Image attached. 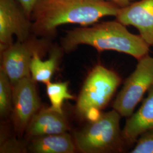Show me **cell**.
Instances as JSON below:
<instances>
[{
    "instance_id": "obj_15",
    "label": "cell",
    "mask_w": 153,
    "mask_h": 153,
    "mask_svg": "<svg viewBox=\"0 0 153 153\" xmlns=\"http://www.w3.org/2000/svg\"><path fill=\"white\" fill-rule=\"evenodd\" d=\"M13 109V85L9 77L0 70V115L6 117Z\"/></svg>"
},
{
    "instance_id": "obj_19",
    "label": "cell",
    "mask_w": 153,
    "mask_h": 153,
    "mask_svg": "<svg viewBox=\"0 0 153 153\" xmlns=\"http://www.w3.org/2000/svg\"><path fill=\"white\" fill-rule=\"evenodd\" d=\"M106 1L112 2L120 7H124L126 6L129 5L134 1H137V0H106Z\"/></svg>"
},
{
    "instance_id": "obj_7",
    "label": "cell",
    "mask_w": 153,
    "mask_h": 153,
    "mask_svg": "<svg viewBox=\"0 0 153 153\" xmlns=\"http://www.w3.org/2000/svg\"><path fill=\"white\" fill-rule=\"evenodd\" d=\"M32 21L18 0H0V51L13 44V36L23 42L32 35Z\"/></svg>"
},
{
    "instance_id": "obj_2",
    "label": "cell",
    "mask_w": 153,
    "mask_h": 153,
    "mask_svg": "<svg viewBox=\"0 0 153 153\" xmlns=\"http://www.w3.org/2000/svg\"><path fill=\"white\" fill-rule=\"evenodd\" d=\"M60 43L66 53L71 52L80 45H88L98 52L114 51L138 60L149 54L150 47L140 35L129 32L126 26L116 19L66 31Z\"/></svg>"
},
{
    "instance_id": "obj_9",
    "label": "cell",
    "mask_w": 153,
    "mask_h": 153,
    "mask_svg": "<svg viewBox=\"0 0 153 153\" xmlns=\"http://www.w3.org/2000/svg\"><path fill=\"white\" fill-rule=\"evenodd\" d=\"M115 18L125 26L136 28L143 40L153 46V0H137L121 7Z\"/></svg>"
},
{
    "instance_id": "obj_8",
    "label": "cell",
    "mask_w": 153,
    "mask_h": 153,
    "mask_svg": "<svg viewBox=\"0 0 153 153\" xmlns=\"http://www.w3.org/2000/svg\"><path fill=\"white\" fill-rule=\"evenodd\" d=\"M35 83L31 76H28L13 85L11 116L14 131L18 136L26 131L30 121L40 108Z\"/></svg>"
},
{
    "instance_id": "obj_5",
    "label": "cell",
    "mask_w": 153,
    "mask_h": 153,
    "mask_svg": "<svg viewBox=\"0 0 153 153\" xmlns=\"http://www.w3.org/2000/svg\"><path fill=\"white\" fill-rule=\"evenodd\" d=\"M52 40L33 34L25 41L16 40L1 52V69L6 74L12 85L25 77L31 76L30 66L34 53L40 52L45 55L53 45Z\"/></svg>"
},
{
    "instance_id": "obj_11",
    "label": "cell",
    "mask_w": 153,
    "mask_h": 153,
    "mask_svg": "<svg viewBox=\"0 0 153 153\" xmlns=\"http://www.w3.org/2000/svg\"><path fill=\"white\" fill-rule=\"evenodd\" d=\"M140 108L129 116L122 131L125 142L137 141L142 134L153 132V85Z\"/></svg>"
},
{
    "instance_id": "obj_3",
    "label": "cell",
    "mask_w": 153,
    "mask_h": 153,
    "mask_svg": "<svg viewBox=\"0 0 153 153\" xmlns=\"http://www.w3.org/2000/svg\"><path fill=\"white\" fill-rule=\"evenodd\" d=\"M121 116L113 109L90 121L74 133L76 149L83 153L121 152L126 142L120 127Z\"/></svg>"
},
{
    "instance_id": "obj_17",
    "label": "cell",
    "mask_w": 153,
    "mask_h": 153,
    "mask_svg": "<svg viewBox=\"0 0 153 153\" xmlns=\"http://www.w3.org/2000/svg\"><path fill=\"white\" fill-rule=\"evenodd\" d=\"M0 150L1 153H22L25 152V147L16 140H10L1 145Z\"/></svg>"
},
{
    "instance_id": "obj_6",
    "label": "cell",
    "mask_w": 153,
    "mask_h": 153,
    "mask_svg": "<svg viewBox=\"0 0 153 153\" xmlns=\"http://www.w3.org/2000/svg\"><path fill=\"white\" fill-rule=\"evenodd\" d=\"M153 85V57L149 54L138 60L136 68L124 82L113 104L121 116L129 117L146 92Z\"/></svg>"
},
{
    "instance_id": "obj_4",
    "label": "cell",
    "mask_w": 153,
    "mask_h": 153,
    "mask_svg": "<svg viewBox=\"0 0 153 153\" xmlns=\"http://www.w3.org/2000/svg\"><path fill=\"white\" fill-rule=\"evenodd\" d=\"M120 77L113 71L98 65L90 72L76 102L78 114L90 121L98 118L120 84Z\"/></svg>"
},
{
    "instance_id": "obj_14",
    "label": "cell",
    "mask_w": 153,
    "mask_h": 153,
    "mask_svg": "<svg viewBox=\"0 0 153 153\" xmlns=\"http://www.w3.org/2000/svg\"><path fill=\"white\" fill-rule=\"evenodd\" d=\"M46 91L52 109L59 113H64L62 105L67 99H74V97L68 91V82H50L46 84Z\"/></svg>"
},
{
    "instance_id": "obj_18",
    "label": "cell",
    "mask_w": 153,
    "mask_h": 153,
    "mask_svg": "<svg viewBox=\"0 0 153 153\" xmlns=\"http://www.w3.org/2000/svg\"><path fill=\"white\" fill-rule=\"evenodd\" d=\"M36 0H18L21 5L25 13L31 18L33 6Z\"/></svg>"
},
{
    "instance_id": "obj_12",
    "label": "cell",
    "mask_w": 153,
    "mask_h": 153,
    "mask_svg": "<svg viewBox=\"0 0 153 153\" xmlns=\"http://www.w3.org/2000/svg\"><path fill=\"white\" fill-rule=\"evenodd\" d=\"M28 149L34 153H73L76 148L71 136L64 133L33 138Z\"/></svg>"
},
{
    "instance_id": "obj_10",
    "label": "cell",
    "mask_w": 153,
    "mask_h": 153,
    "mask_svg": "<svg viewBox=\"0 0 153 153\" xmlns=\"http://www.w3.org/2000/svg\"><path fill=\"white\" fill-rule=\"evenodd\" d=\"M70 127L64 113L51 107L39 110L33 116L26 130L28 138L67 133Z\"/></svg>"
},
{
    "instance_id": "obj_13",
    "label": "cell",
    "mask_w": 153,
    "mask_h": 153,
    "mask_svg": "<svg viewBox=\"0 0 153 153\" xmlns=\"http://www.w3.org/2000/svg\"><path fill=\"white\" fill-rule=\"evenodd\" d=\"M64 52L61 46L53 44L49 51V58L45 61L41 59V56L44 55L42 53L35 52L30 66L31 76L33 80L35 82H42L45 85L51 82Z\"/></svg>"
},
{
    "instance_id": "obj_1",
    "label": "cell",
    "mask_w": 153,
    "mask_h": 153,
    "mask_svg": "<svg viewBox=\"0 0 153 153\" xmlns=\"http://www.w3.org/2000/svg\"><path fill=\"white\" fill-rule=\"evenodd\" d=\"M120 7L106 0H36L31 15L32 33L52 40L61 25L91 26L104 16H116Z\"/></svg>"
},
{
    "instance_id": "obj_16",
    "label": "cell",
    "mask_w": 153,
    "mask_h": 153,
    "mask_svg": "<svg viewBox=\"0 0 153 153\" xmlns=\"http://www.w3.org/2000/svg\"><path fill=\"white\" fill-rule=\"evenodd\" d=\"M131 153H153V132L146 133L138 138Z\"/></svg>"
}]
</instances>
